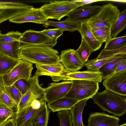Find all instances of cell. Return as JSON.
<instances>
[{"label":"cell","instance_id":"cell-39","mask_svg":"<svg viewBox=\"0 0 126 126\" xmlns=\"http://www.w3.org/2000/svg\"><path fill=\"white\" fill-rule=\"evenodd\" d=\"M41 31L49 37L57 40L59 37L63 34V31L59 28H56L45 29Z\"/></svg>","mask_w":126,"mask_h":126},{"label":"cell","instance_id":"cell-20","mask_svg":"<svg viewBox=\"0 0 126 126\" xmlns=\"http://www.w3.org/2000/svg\"><path fill=\"white\" fill-rule=\"evenodd\" d=\"M39 109H34L30 105L16 113L14 119L16 126H32V120Z\"/></svg>","mask_w":126,"mask_h":126},{"label":"cell","instance_id":"cell-7","mask_svg":"<svg viewBox=\"0 0 126 126\" xmlns=\"http://www.w3.org/2000/svg\"><path fill=\"white\" fill-rule=\"evenodd\" d=\"M33 69L32 64L21 60L10 72L1 76L3 86L12 85L21 79L29 80L31 77Z\"/></svg>","mask_w":126,"mask_h":126},{"label":"cell","instance_id":"cell-14","mask_svg":"<svg viewBox=\"0 0 126 126\" xmlns=\"http://www.w3.org/2000/svg\"><path fill=\"white\" fill-rule=\"evenodd\" d=\"M29 5L17 2L0 1V24L25 10Z\"/></svg>","mask_w":126,"mask_h":126},{"label":"cell","instance_id":"cell-29","mask_svg":"<svg viewBox=\"0 0 126 126\" xmlns=\"http://www.w3.org/2000/svg\"><path fill=\"white\" fill-rule=\"evenodd\" d=\"M126 47V35L118 37L111 38L105 43V50L114 49Z\"/></svg>","mask_w":126,"mask_h":126},{"label":"cell","instance_id":"cell-3","mask_svg":"<svg viewBox=\"0 0 126 126\" xmlns=\"http://www.w3.org/2000/svg\"><path fill=\"white\" fill-rule=\"evenodd\" d=\"M120 12L117 7L111 3L104 5L96 15L86 22L91 28L107 27L111 30Z\"/></svg>","mask_w":126,"mask_h":126},{"label":"cell","instance_id":"cell-23","mask_svg":"<svg viewBox=\"0 0 126 126\" xmlns=\"http://www.w3.org/2000/svg\"><path fill=\"white\" fill-rule=\"evenodd\" d=\"M88 99L78 102L70 110L73 126H84L82 120V113Z\"/></svg>","mask_w":126,"mask_h":126},{"label":"cell","instance_id":"cell-38","mask_svg":"<svg viewBox=\"0 0 126 126\" xmlns=\"http://www.w3.org/2000/svg\"><path fill=\"white\" fill-rule=\"evenodd\" d=\"M0 102L12 109L17 107L16 103L4 92L3 88L0 95Z\"/></svg>","mask_w":126,"mask_h":126},{"label":"cell","instance_id":"cell-21","mask_svg":"<svg viewBox=\"0 0 126 126\" xmlns=\"http://www.w3.org/2000/svg\"><path fill=\"white\" fill-rule=\"evenodd\" d=\"M79 101L75 99L64 97L47 104L48 108L53 112L70 110L73 106Z\"/></svg>","mask_w":126,"mask_h":126},{"label":"cell","instance_id":"cell-9","mask_svg":"<svg viewBox=\"0 0 126 126\" xmlns=\"http://www.w3.org/2000/svg\"><path fill=\"white\" fill-rule=\"evenodd\" d=\"M35 65L37 69L35 74L38 76H49L55 82L66 81L67 75L71 72L66 69L60 61L51 64H35Z\"/></svg>","mask_w":126,"mask_h":126},{"label":"cell","instance_id":"cell-32","mask_svg":"<svg viewBox=\"0 0 126 126\" xmlns=\"http://www.w3.org/2000/svg\"><path fill=\"white\" fill-rule=\"evenodd\" d=\"M4 92L14 101L17 106L22 96L19 91L13 84L9 86H3Z\"/></svg>","mask_w":126,"mask_h":126},{"label":"cell","instance_id":"cell-42","mask_svg":"<svg viewBox=\"0 0 126 126\" xmlns=\"http://www.w3.org/2000/svg\"><path fill=\"white\" fill-rule=\"evenodd\" d=\"M0 126H16L14 119L10 118Z\"/></svg>","mask_w":126,"mask_h":126},{"label":"cell","instance_id":"cell-27","mask_svg":"<svg viewBox=\"0 0 126 126\" xmlns=\"http://www.w3.org/2000/svg\"><path fill=\"white\" fill-rule=\"evenodd\" d=\"M126 26V9L120 12L114 25L110 30L111 38L116 37L124 30Z\"/></svg>","mask_w":126,"mask_h":126},{"label":"cell","instance_id":"cell-16","mask_svg":"<svg viewBox=\"0 0 126 126\" xmlns=\"http://www.w3.org/2000/svg\"><path fill=\"white\" fill-rule=\"evenodd\" d=\"M119 117L105 113L94 112L90 114L88 124L84 126H118Z\"/></svg>","mask_w":126,"mask_h":126},{"label":"cell","instance_id":"cell-46","mask_svg":"<svg viewBox=\"0 0 126 126\" xmlns=\"http://www.w3.org/2000/svg\"><path fill=\"white\" fill-rule=\"evenodd\" d=\"M1 34V32L0 30V34Z\"/></svg>","mask_w":126,"mask_h":126},{"label":"cell","instance_id":"cell-44","mask_svg":"<svg viewBox=\"0 0 126 126\" xmlns=\"http://www.w3.org/2000/svg\"><path fill=\"white\" fill-rule=\"evenodd\" d=\"M110 1H116V2H123V3H126V1H125L126 0H109Z\"/></svg>","mask_w":126,"mask_h":126},{"label":"cell","instance_id":"cell-12","mask_svg":"<svg viewBox=\"0 0 126 126\" xmlns=\"http://www.w3.org/2000/svg\"><path fill=\"white\" fill-rule=\"evenodd\" d=\"M89 4L78 7L70 12L66 19L73 22L80 24L86 22L96 15L101 6L92 5Z\"/></svg>","mask_w":126,"mask_h":126},{"label":"cell","instance_id":"cell-6","mask_svg":"<svg viewBox=\"0 0 126 126\" xmlns=\"http://www.w3.org/2000/svg\"><path fill=\"white\" fill-rule=\"evenodd\" d=\"M56 40L51 38L41 31L27 30L23 33L18 40L20 49L37 46H46L51 47L55 46Z\"/></svg>","mask_w":126,"mask_h":126},{"label":"cell","instance_id":"cell-26","mask_svg":"<svg viewBox=\"0 0 126 126\" xmlns=\"http://www.w3.org/2000/svg\"><path fill=\"white\" fill-rule=\"evenodd\" d=\"M21 60L14 59L0 53V76H2L10 72Z\"/></svg>","mask_w":126,"mask_h":126},{"label":"cell","instance_id":"cell-31","mask_svg":"<svg viewBox=\"0 0 126 126\" xmlns=\"http://www.w3.org/2000/svg\"><path fill=\"white\" fill-rule=\"evenodd\" d=\"M113 56L103 59H97L96 58L90 60L85 64V65L88 70L99 71L100 68Z\"/></svg>","mask_w":126,"mask_h":126},{"label":"cell","instance_id":"cell-5","mask_svg":"<svg viewBox=\"0 0 126 126\" xmlns=\"http://www.w3.org/2000/svg\"><path fill=\"white\" fill-rule=\"evenodd\" d=\"M79 7L73 0H56L51 1L39 8L43 14L48 19H52L59 20Z\"/></svg>","mask_w":126,"mask_h":126},{"label":"cell","instance_id":"cell-28","mask_svg":"<svg viewBox=\"0 0 126 126\" xmlns=\"http://www.w3.org/2000/svg\"><path fill=\"white\" fill-rule=\"evenodd\" d=\"M91 29L96 38L102 44L104 42L106 43L111 38V29L107 27L94 28Z\"/></svg>","mask_w":126,"mask_h":126},{"label":"cell","instance_id":"cell-37","mask_svg":"<svg viewBox=\"0 0 126 126\" xmlns=\"http://www.w3.org/2000/svg\"><path fill=\"white\" fill-rule=\"evenodd\" d=\"M119 54H126V47L114 49L107 50L103 49L96 58L103 59Z\"/></svg>","mask_w":126,"mask_h":126},{"label":"cell","instance_id":"cell-11","mask_svg":"<svg viewBox=\"0 0 126 126\" xmlns=\"http://www.w3.org/2000/svg\"><path fill=\"white\" fill-rule=\"evenodd\" d=\"M48 20L40 8L32 6L9 20L10 22L16 23L31 22L43 25Z\"/></svg>","mask_w":126,"mask_h":126},{"label":"cell","instance_id":"cell-10","mask_svg":"<svg viewBox=\"0 0 126 126\" xmlns=\"http://www.w3.org/2000/svg\"><path fill=\"white\" fill-rule=\"evenodd\" d=\"M106 89L115 93L126 95V69L115 73L104 80Z\"/></svg>","mask_w":126,"mask_h":126},{"label":"cell","instance_id":"cell-33","mask_svg":"<svg viewBox=\"0 0 126 126\" xmlns=\"http://www.w3.org/2000/svg\"><path fill=\"white\" fill-rule=\"evenodd\" d=\"M57 115L60 121V126H73L70 110L58 111Z\"/></svg>","mask_w":126,"mask_h":126},{"label":"cell","instance_id":"cell-15","mask_svg":"<svg viewBox=\"0 0 126 126\" xmlns=\"http://www.w3.org/2000/svg\"><path fill=\"white\" fill-rule=\"evenodd\" d=\"M60 56L61 63L66 69L71 72L77 71L85 66L74 49H68L62 51Z\"/></svg>","mask_w":126,"mask_h":126},{"label":"cell","instance_id":"cell-45","mask_svg":"<svg viewBox=\"0 0 126 126\" xmlns=\"http://www.w3.org/2000/svg\"><path fill=\"white\" fill-rule=\"evenodd\" d=\"M118 126H126V123H125L120 125H118Z\"/></svg>","mask_w":126,"mask_h":126},{"label":"cell","instance_id":"cell-43","mask_svg":"<svg viewBox=\"0 0 126 126\" xmlns=\"http://www.w3.org/2000/svg\"><path fill=\"white\" fill-rule=\"evenodd\" d=\"M3 87V85L2 77L1 76H0V95Z\"/></svg>","mask_w":126,"mask_h":126},{"label":"cell","instance_id":"cell-36","mask_svg":"<svg viewBox=\"0 0 126 126\" xmlns=\"http://www.w3.org/2000/svg\"><path fill=\"white\" fill-rule=\"evenodd\" d=\"M22 33L16 31L8 32L5 34L1 33L0 35V42L7 43L18 41Z\"/></svg>","mask_w":126,"mask_h":126},{"label":"cell","instance_id":"cell-25","mask_svg":"<svg viewBox=\"0 0 126 126\" xmlns=\"http://www.w3.org/2000/svg\"><path fill=\"white\" fill-rule=\"evenodd\" d=\"M49 111L46 103L39 109L32 122V126H47Z\"/></svg>","mask_w":126,"mask_h":126},{"label":"cell","instance_id":"cell-40","mask_svg":"<svg viewBox=\"0 0 126 126\" xmlns=\"http://www.w3.org/2000/svg\"><path fill=\"white\" fill-rule=\"evenodd\" d=\"M103 0H73L76 4L81 6L85 5L91 4L92 3L99 1H103Z\"/></svg>","mask_w":126,"mask_h":126},{"label":"cell","instance_id":"cell-13","mask_svg":"<svg viewBox=\"0 0 126 126\" xmlns=\"http://www.w3.org/2000/svg\"><path fill=\"white\" fill-rule=\"evenodd\" d=\"M72 84L71 81L50 83L44 89L45 98L47 104L64 97L70 89Z\"/></svg>","mask_w":126,"mask_h":126},{"label":"cell","instance_id":"cell-19","mask_svg":"<svg viewBox=\"0 0 126 126\" xmlns=\"http://www.w3.org/2000/svg\"><path fill=\"white\" fill-rule=\"evenodd\" d=\"M75 80L92 81L101 82L102 80V73L99 71L87 70L71 72L66 77V81Z\"/></svg>","mask_w":126,"mask_h":126},{"label":"cell","instance_id":"cell-24","mask_svg":"<svg viewBox=\"0 0 126 126\" xmlns=\"http://www.w3.org/2000/svg\"><path fill=\"white\" fill-rule=\"evenodd\" d=\"M80 24L74 22L67 19L60 21H55L47 20L43 25V26L47 28L49 26H52L59 28L63 31H68L73 32L78 31Z\"/></svg>","mask_w":126,"mask_h":126},{"label":"cell","instance_id":"cell-35","mask_svg":"<svg viewBox=\"0 0 126 126\" xmlns=\"http://www.w3.org/2000/svg\"><path fill=\"white\" fill-rule=\"evenodd\" d=\"M31 77L29 80L21 79L16 81L13 84L22 96L29 90L31 84Z\"/></svg>","mask_w":126,"mask_h":126},{"label":"cell","instance_id":"cell-17","mask_svg":"<svg viewBox=\"0 0 126 126\" xmlns=\"http://www.w3.org/2000/svg\"><path fill=\"white\" fill-rule=\"evenodd\" d=\"M126 60V54H119L113 56L99 70L102 74V79L113 74L119 65Z\"/></svg>","mask_w":126,"mask_h":126},{"label":"cell","instance_id":"cell-30","mask_svg":"<svg viewBox=\"0 0 126 126\" xmlns=\"http://www.w3.org/2000/svg\"><path fill=\"white\" fill-rule=\"evenodd\" d=\"M76 51L84 64L87 62L89 57L93 52L90 47L82 38H81L80 46Z\"/></svg>","mask_w":126,"mask_h":126},{"label":"cell","instance_id":"cell-22","mask_svg":"<svg viewBox=\"0 0 126 126\" xmlns=\"http://www.w3.org/2000/svg\"><path fill=\"white\" fill-rule=\"evenodd\" d=\"M20 49L18 41L0 42V53L12 58L20 59L19 56Z\"/></svg>","mask_w":126,"mask_h":126},{"label":"cell","instance_id":"cell-4","mask_svg":"<svg viewBox=\"0 0 126 126\" xmlns=\"http://www.w3.org/2000/svg\"><path fill=\"white\" fill-rule=\"evenodd\" d=\"M71 81V88L64 97L79 101L92 98L99 89V83L97 82L80 80Z\"/></svg>","mask_w":126,"mask_h":126},{"label":"cell","instance_id":"cell-34","mask_svg":"<svg viewBox=\"0 0 126 126\" xmlns=\"http://www.w3.org/2000/svg\"><path fill=\"white\" fill-rule=\"evenodd\" d=\"M14 110L0 102V126L13 116Z\"/></svg>","mask_w":126,"mask_h":126},{"label":"cell","instance_id":"cell-1","mask_svg":"<svg viewBox=\"0 0 126 126\" xmlns=\"http://www.w3.org/2000/svg\"><path fill=\"white\" fill-rule=\"evenodd\" d=\"M59 53L52 47L46 46H30L21 48L20 59L32 64H51L60 62Z\"/></svg>","mask_w":126,"mask_h":126},{"label":"cell","instance_id":"cell-2","mask_svg":"<svg viewBox=\"0 0 126 126\" xmlns=\"http://www.w3.org/2000/svg\"><path fill=\"white\" fill-rule=\"evenodd\" d=\"M92 99L94 103L104 111L118 117L126 113V96L106 89L102 92H98Z\"/></svg>","mask_w":126,"mask_h":126},{"label":"cell","instance_id":"cell-18","mask_svg":"<svg viewBox=\"0 0 126 126\" xmlns=\"http://www.w3.org/2000/svg\"><path fill=\"white\" fill-rule=\"evenodd\" d=\"M78 31L80 33L81 38H83L88 44L93 52L100 48L102 44L96 38L86 21L80 23Z\"/></svg>","mask_w":126,"mask_h":126},{"label":"cell","instance_id":"cell-8","mask_svg":"<svg viewBox=\"0 0 126 126\" xmlns=\"http://www.w3.org/2000/svg\"><path fill=\"white\" fill-rule=\"evenodd\" d=\"M39 76L35 74L31 77V84L27 92L23 95L17 105L18 110H20L30 105L33 100L37 99L42 101H46L44 93V88L40 85Z\"/></svg>","mask_w":126,"mask_h":126},{"label":"cell","instance_id":"cell-41","mask_svg":"<svg viewBox=\"0 0 126 126\" xmlns=\"http://www.w3.org/2000/svg\"><path fill=\"white\" fill-rule=\"evenodd\" d=\"M126 69V60L120 64L114 72L116 73Z\"/></svg>","mask_w":126,"mask_h":126}]
</instances>
